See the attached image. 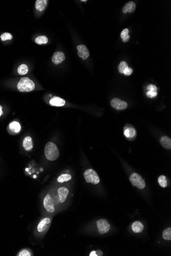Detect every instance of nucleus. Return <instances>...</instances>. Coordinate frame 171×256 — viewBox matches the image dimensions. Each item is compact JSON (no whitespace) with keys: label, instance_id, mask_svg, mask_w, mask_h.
I'll return each instance as SVG.
<instances>
[{"label":"nucleus","instance_id":"f257e3e1","mask_svg":"<svg viewBox=\"0 0 171 256\" xmlns=\"http://www.w3.org/2000/svg\"><path fill=\"white\" fill-rule=\"evenodd\" d=\"M46 158L51 161L57 160L60 155V152L56 145L51 142L46 145L44 149Z\"/></svg>","mask_w":171,"mask_h":256},{"label":"nucleus","instance_id":"f03ea898","mask_svg":"<svg viewBox=\"0 0 171 256\" xmlns=\"http://www.w3.org/2000/svg\"><path fill=\"white\" fill-rule=\"evenodd\" d=\"M18 90L21 92H29L35 89V84L33 81L28 77H23L17 85Z\"/></svg>","mask_w":171,"mask_h":256},{"label":"nucleus","instance_id":"7ed1b4c3","mask_svg":"<svg viewBox=\"0 0 171 256\" xmlns=\"http://www.w3.org/2000/svg\"><path fill=\"white\" fill-rule=\"evenodd\" d=\"M84 175L87 183H92L94 185H96L100 182V179L96 172L91 169L86 170Z\"/></svg>","mask_w":171,"mask_h":256},{"label":"nucleus","instance_id":"20e7f679","mask_svg":"<svg viewBox=\"0 0 171 256\" xmlns=\"http://www.w3.org/2000/svg\"><path fill=\"white\" fill-rule=\"evenodd\" d=\"M129 180L133 186H136L139 189H143L145 188V182L142 176L139 174L136 173L132 174L129 178Z\"/></svg>","mask_w":171,"mask_h":256},{"label":"nucleus","instance_id":"39448f33","mask_svg":"<svg viewBox=\"0 0 171 256\" xmlns=\"http://www.w3.org/2000/svg\"><path fill=\"white\" fill-rule=\"evenodd\" d=\"M96 224L99 233L101 235L107 233L110 230V224L105 219H101L97 220Z\"/></svg>","mask_w":171,"mask_h":256},{"label":"nucleus","instance_id":"423d86ee","mask_svg":"<svg viewBox=\"0 0 171 256\" xmlns=\"http://www.w3.org/2000/svg\"><path fill=\"white\" fill-rule=\"evenodd\" d=\"M111 105L113 108L118 110H124L128 107V104L126 102L117 98L113 99L111 101Z\"/></svg>","mask_w":171,"mask_h":256},{"label":"nucleus","instance_id":"0eeeda50","mask_svg":"<svg viewBox=\"0 0 171 256\" xmlns=\"http://www.w3.org/2000/svg\"><path fill=\"white\" fill-rule=\"evenodd\" d=\"M44 206L47 211L50 213H53L55 210L52 198L49 194H47L44 200Z\"/></svg>","mask_w":171,"mask_h":256},{"label":"nucleus","instance_id":"6e6552de","mask_svg":"<svg viewBox=\"0 0 171 256\" xmlns=\"http://www.w3.org/2000/svg\"><path fill=\"white\" fill-rule=\"evenodd\" d=\"M78 55L83 60L88 58L90 55L89 50L85 45H80L77 47Z\"/></svg>","mask_w":171,"mask_h":256},{"label":"nucleus","instance_id":"1a4fd4ad","mask_svg":"<svg viewBox=\"0 0 171 256\" xmlns=\"http://www.w3.org/2000/svg\"><path fill=\"white\" fill-rule=\"evenodd\" d=\"M65 59V55L62 52H56L52 57V62L55 65L61 64Z\"/></svg>","mask_w":171,"mask_h":256},{"label":"nucleus","instance_id":"9d476101","mask_svg":"<svg viewBox=\"0 0 171 256\" xmlns=\"http://www.w3.org/2000/svg\"><path fill=\"white\" fill-rule=\"evenodd\" d=\"M58 195H59V200L61 203H63L65 201L68 195L69 194V190L65 187L60 188L58 189Z\"/></svg>","mask_w":171,"mask_h":256},{"label":"nucleus","instance_id":"9b49d317","mask_svg":"<svg viewBox=\"0 0 171 256\" xmlns=\"http://www.w3.org/2000/svg\"><path fill=\"white\" fill-rule=\"evenodd\" d=\"M49 103L54 107H62L65 104V101L59 97L54 96L50 99Z\"/></svg>","mask_w":171,"mask_h":256},{"label":"nucleus","instance_id":"f8f14e48","mask_svg":"<svg viewBox=\"0 0 171 256\" xmlns=\"http://www.w3.org/2000/svg\"><path fill=\"white\" fill-rule=\"evenodd\" d=\"M136 9V5L133 2L130 1L124 6L123 9V12L124 14L127 13H132L135 11Z\"/></svg>","mask_w":171,"mask_h":256},{"label":"nucleus","instance_id":"ddd939ff","mask_svg":"<svg viewBox=\"0 0 171 256\" xmlns=\"http://www.w3.org/2000/svg\"><path fill=\"white\" fill-rule=\"evenodd\" d=\"M23 146L26 151H29L33 148V143L30 137H26L23 142Z\"/></svg>","mask_w":171,"mask_h":256},{"label":"nucleus","instance_id":"4468645a","mask_svg":"<svg viewBox=\"0 0 171 256\" xmlns=\"http://www.w3.org/2000/svg\"><path fill=\"white\" fill-rule=\"evenodd\" d=\"M50 219L49 218H45L41 220L38 226V230L39 232H43L46 229L47 224H50Z\"/></svg>","mask_w":171,"mask_h":256},{"label":"nucleus","instance_id":"2eb2a0df","mask_svg":"<svg viewBox=\"0 0 171 256\" xmlns=\"http://www.w3.org/2000/svg\"><path fill=\"white\" fill-rule=\"evenodd\" d=\"M160 142L162 146L166 149H171V139L167 136H163L160 140Z\"/></svg>","mask_w":171,"mask_h":256},{"label":"nucleus","instance_id":"dca6fc26","mask_svg":"<svg viewBox=\"0 0 171 256\" xmlns=\"http://www.w3.org/2000/svg\"><path fill=\"white\" fill-rule=\"evenodd\" d=\"M144 225L140 221H135L132 225V229L135 233H139L144 230Z\"/></svg>","mask_w":171,"mask_h":256},{"label":"nucleus","instance_id":"f3484780","mask_svg":"<svg viewBox=\"0 0 171 256\" xmlns=\"http://www.w3.org/2000/svg\"><path fill=\"white\" fill-rule=\"evenodd\" d=\"M124 134L127 137L132 138L136 136V131L134 128L131 127H124Z\"/></svg>","mask_w":171,"mask_h":256},{"label":"nucleus","instance_id":"a211bd4d","mask_svg":"<svg viewBox=\"0 0 171 256\" xmlns=\"http://www.w3.org/2000/svg\"><path fill=\"white\" fill-rule=\"evenodd\" d=\"M47 4L46 0H37L35 3V8L38 11H41L45 9Z\"/></svg>","mask_w":171,"mask_h":256},{"label":"nucleus","instance_id":"6ab92c4d","mask_svg":"<svg viewBox=\"0 0 171 256\" xmlns=\"http://www.w3.org/2000/svg\"><path fill=\"white\" fill-rule=\"evenodd\" d=\"M9 129H11V131L12 132H15V133H18L20 131H21V125L19 124V123H18L16 121L11 122V124H9Z\"/></svg>","mask_w":171,"mask_h":256},{"label":"nucleus","instance_id":"aec40b11","mask_svg":"<svg viewBox=\"0 0 171 256\" xmlns=\"http://www.w3.org/2000/svg\"><path fill=\"white\" fill-rule=\"evenodd\" d=\"M72 178V176L70 174H62L61 176H60L58 179H57V182L60 183H63V182H68L70 181Z\"/></svg>","mask_w":171,"mask_h":256},{"label":"nucleus","instance_id":"412c9836","mask_svg":"<svg viewBox=\"0 0 171 256\" xmlns=\"http://www.w3.org/2000/svg\"><path fill=\"white\" fill-rule=\"evenodd\" d=\"M28 72V68L27 65L25 64H22L20 65L19 67L17 69V72L21 75H25Z\"/></svg>","mask_w":171,"mask_h":256},{"label":"nucleus","instance_id":"4be33fe9","mask_svg":"<svg viewBox=\"0 0 171 256\" xmlns=\"http://www.w3.org/2000/svg\"><path fill=\"white\" fill-rule=\"evenodd\" d=\"M35 41L37 44L41 45V44H47L48 43V40L46 36L41 35V36H39L38 38H36Z\"/></svg>","mask_w":171,"mask_h":256},{"label":"nucleus","instance_id":"5701e85b","mask_svg":"<svg viewBox=\"0 0 171 256\" xmlns=\"http://www.w3.org/2000/svg\"><path fill=\"white\" fill-rule=\"evenodd\" d=\"M129 34V30L128 29H124L123 30L121 33V38L124 43L128 42L130 40V35Z\"/></svg>","mask_w":171,"mask_h":256},{"label":"nucleus","instance_id":"b1692460","mask_svg":"<svg viewBox=\"0 0 171 256\" xmlns=\"http://www.w3.org/2000/svg\"><path fill=\"white\" fill-rule=\"evenodd\" d=\"M159 185L163 188H166L168 186V182L166 177L164 175H160L158 179Z\"/></svg>","mask_w":171,"mask_h":256},{"label":"nucleus","instance_id":"393cba45","mask_svg":"<svg viewBox=\"0 0 171 256\" xmlns=\"http://www.w3.org/2000/svg\"><path fill=\"white\" fill-rule=\"evenodd\" d=\"M163 238L166 240H171V228L168 227L164 230L163 232Z\"/></svg>","mask_w":171,"mask_h":256},{"label":"nucleus","instance_id":"a878e982","mask_svg":"<svg viewBox=\"0 0 171 256\" xmlns=\"http://www.w3.org/2000/svg\"><path fill=\"white\" fill-rule=\"evenodd\" d=\"M128 67V64H127L126 62H121L119 64L118 66V71H119V72L120 73H121V74H123V72H124V69H126V68Z\"/></svg>","mask_w":171,"mask_h":256},{"label":"nucleus","instance_id":"bb28decb","mask_svg":"<svg viewBox=\"0 0 171 256\" xmlns=\"http://www.w3.org/2000/svg\"><path fill=\"white\" fill-rule=\"evenodd\" d=\"M12 38V35L9 33H4L1 35V39L2 41H5L7 40H11Z\"/></svg>","mask_w":171,"mask_h":256},{"label":"nucleus","instance_id":"cd10ccee","mask_svg":"<svg viewBox=\"0 0 171 256\" xmlns=\"http://www.w3.org/2000/svg\"><path fill=\"white\" fill-rule=\"evenodd\" d=\"M17 256H32V254H31V253H30L29 251H28V250H27V249H23V250L21 251H20V252L17 254Z\"/></svg>","mask_w":171,"mask_h":256},{"label":"nucleus","instance_id":"c85d7f7f","mask_svg":"<svg viewBox=\"0 0 171 256\" xmlns=\"http://www.w3.org/2000/svg\"><path fill=\"white\" fill-rule=\"evenodd\" d=\"M133 72V70L132 68L130 67H127L126 68V69H124V72H123V74H124L126 76H130L131 74Z\"/></svg>","mask_w":171,"mask_h":256},{"label":"nucleus","instance_id":"c756f323","mask_svg":"<svg viewBox=\"0 0 171 256\" xmlns=\"http://www.w3.org/2000/svg\"><path fill=\"white\" fill-rule=\"evenodd\" d=\"M147 89L149 91L154 92H157V87L153 84H150L149 86H148Z\"/></svg>","mask_w":171,"mask_h":256},{"label":"nucleus","instance_id":"7c9ffc66","mask_svg":"<svg viewBox=\"0 0 171 256\" xmlns=\"http://www.w3.org/2000/svg\"><path fill=\"white\" fill-rule=\"evenodd\" d=\"M147 96L149 98H152L155 97L157 95V92H154L149 91L147 93Z\"/></svg>","mask_w":171,"mask_h":256},{"label":"nucleus","instance_id":"2f4dec72","mask_svg":"<svg viewBox=\"0 0 171 256\" xmlns=\"http://www.w3.org/2000/svg\"><path fill=\"white\" fill-rule=\"evenodd\" d=\"M90 256H97V255L96 253V251H92L91 253H90Z\"/></svg>","mask_w":171,"mask_h":256},{"label":"nucleus","instance_id":"473e14b6","mask_svg":"<svg viewBox=\"0 0 171 256\" xmlns=\"http://www.w3.org/2000/svg\"><path fill=\"white\" fill-rule=\"evenodd\" d=\"M3 114V112L2 110V107L1 105H0V117Z\"/></svg>","mask_w":171,"mask_h":256},{"label":"nucleus","instance_id":"72a5a7b5","mask_svg":"<svg viewBox=\"0 0 171 256\" xmlns=\"http://www.w3.org/2000/svg\"><path fill=\"white\" fill-rule=\"evenodd\" d=\"M81 2H87V1H86V0H84V1H81Z\"/></svg>","mask_w":171,"mask_h":256},{"label":"nucleus","instance_id":"f704fd0d","mask_svg":"<svg viewBox=\"0 0 171 256\" xmlns=\"http://www.w3.org/2000/svg\"><path fill=\"white\" fill-rule=\"evenodd\" d=\"M26 171H28V168H26Z\"/></svg>","mask_w":171,"mask_h":256}]
</instances>
